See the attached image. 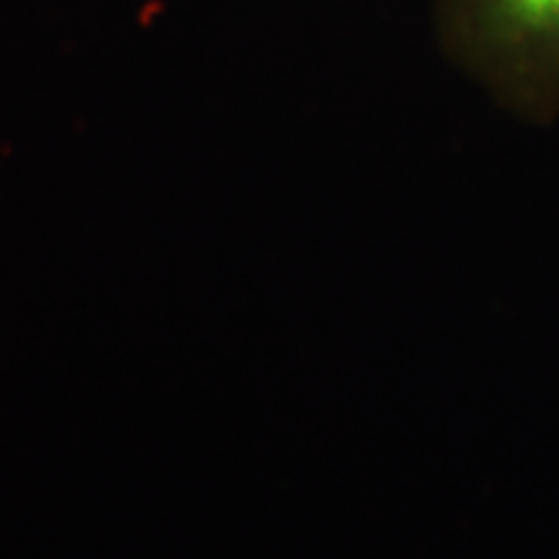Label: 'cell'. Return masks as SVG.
Masks as SVG:
<instances>
[{"instance_id":"1","label":"cell","mask_w":559,"mask_h":559,"mask_svg":"<svg viewBox=\"0 0 559 559\" xmlns=\"http://www.w3.org/2000/svg\"><path fill=\"white\" fill-rule=\"evenodd\" d=\"M440 50L513 120L559 122V0H432Z\"/></svg>"}]
</instances>
